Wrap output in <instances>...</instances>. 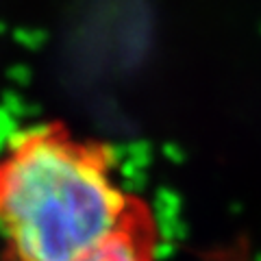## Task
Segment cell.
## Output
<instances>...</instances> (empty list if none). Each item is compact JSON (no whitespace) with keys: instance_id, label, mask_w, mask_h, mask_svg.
<instances>
[{"instance_id":"obj_2","label":"cell","mask_w":261,"mask_h":261,"mask_svg":"<svg viewBox=\"0 0 261 261\" xmlns=\"http://www.w3.org/2000/svg\"><path fill=\"white\" fill-rule=\"evenodd\" d=\"M159 244L157 218L148 209L79 261H157Z\"/></svg>"},{"instance_id":"obj_1","label":"cell","mask_w":261,"mask_h":261,"mask_svg":"<svg viewBox=\"0 0 261 261\" xmlns=\"http://www.w3.org/2000/svg\"><path fill=\"white\" fill-rule=\"evenodd\" d=\"M148 209L122 185L116 150L63 122L0 148V261H79Z\"/></svg>"}]
</instances>
